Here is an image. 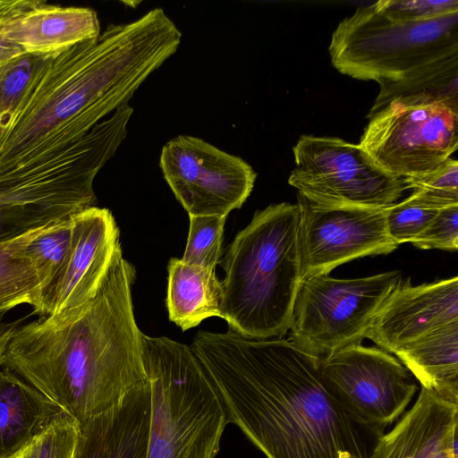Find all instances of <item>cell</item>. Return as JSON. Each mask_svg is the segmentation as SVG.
<instances>
[{
  "mask_svg": "<svg viewBox=\"0 0 458 458\" xmlns=\"http://www.w3.org/2000/svg\"><path fill=\"white\" fill-rule=\"evenodd\" d=\"M150 408L148 381L108 411L80 424L74 458H145Z\"/></svg>",
  "mask_w": 458,
  "mask_h": 458,
  "instance_id": "2e32d148",
  "label": "cell"
},
{
  "mask_svg": "<svg viewBox=\"0 0 458 458\" xmlns=\"http://www.w3.org/2000/svg\"><path fill=\"white\" fill-rule=\"evenodd\" d=\"M297 203L257 211L228 246L222 261L220 318L250 339L283 338L302 284Z\"/></svg>",
  "mask_w": 458,
  "mask_h": 458,
  "instance_id": "277c9868",
  "label": "cell"
},
{
  "mask_svg": "<svg viewBox=\"0 0 458 458\" xmlns=\"http://www.w3.org/2000/svg\"><path fill=\"white\" fill-rule=\"evenodd\" d=\"M63 410L4 366L0 369V458L22 450Z\"/></svg>",
  "mask_w": 458,
  "mask_h": 458,
  "instance_id": "ac0fdd59",
  "label": "cell"
},
{
  "mask_svg": "<svg viewBox=\"0 0 458 458\" xmlns=\"http://www.w3.org/2000/svg\"><path fill=\"white\" fill-rule=\"evenodd\" d=\"M66 252L43 291L40 317L75 310L97 293L121 246L119 228L107 208L91 207L70 218Z\"/></svg>",
  "mask_w": 458,
  "mask_h": 458,
  "instance_id": "4fadbf2b",
  "label": "cell"
},
{
  "mask_svg": "<svg viewBox=\"0 0 458 458\" xmlns=\"http://www.w3.org/2000/svg\"><path fill=\"white\" fill-rule=\"evenodd\" d=\"M99 34L100 25L95 11L37 2L2 26L0 42L3 47L44 55L66 49Z\"/></svg>",
  "mask_w": 458,
  "mask_h": 458,
  "instance_id": "e0dca14e",
  "label": "cell"
},
{
  "mask_svg": "<svg viewBox=\"0 0 458 458\" xmlns=\"http://www.w3.org/2000/svg\"><path fill=\"white\" fill-rule=\"evenodd\" d=\"M458 403L420 388L413 406L377 440L369 458H458Z\"/></svg>",
  "mask_w": 458,
  "mask_h": 458,
  "instance_id": "9a60e30c",
  "label": "cell"
},
{
  "mask_svg": "<svg viewBox=\"0 0 458 458\" xmlns=\"http://www.w3.org/2000/svg\"><path fill=\"white\" fill-rule=\"evenodd\" d=\"M328 52L342 74L361 81L400 78L458 52V12L421 20H394L373 4L339 22Z\"/></svg>",
  "mask_w": 458,
  "mask_h": 458,
  "instance_id": "8992f818",
  "label": "cell"
},
{
  "mask_svg": "<svg viewBox=\"0 0 458 458\" xmlns=\"http://www.w3.org/2000/svg\"><path fill=\"white\" fill-rule=\"evenodd\" d=\"M135 268L119 246L95 295L79 308L21 323L3 366L80 424L148 382L132 305Z\"/></svg>",
  "mask_w": 458,
  "mask_h": 458,
  "instance_id": "3957f363",
  "label": "cell"
},
{
  "mask_svg": "<svg viewBox=\"0 0 458 458\" xmlns=\"http://www.w3.org/2000/svg\"><path fill=\"white\" fill-rule=\"evenodd\" d=\"M172 55L143 15L0 71V199L64 214L94 207V178L126 137L128 100Z\"/></svg>",
  "mask_w": 458,
  "mask_h": 458,
  "instance_id": "6da1fadb",
  "label": "cell"
},
{
  "mask_svg": "<svg viewBox=\"0 0 458 458\" xmlns=\"http://www.w3.org/2000/svg\"><path fill=\"white\" fill-rule=\"evenodd\" d=\"M324 383L357 420L383 434L412 399L415 377L387 352L354 344L319 360Z\"/></svg>",
  "mask_w": 458,
  "mask_h": 458,
  "instance_id": "30bf717a",
  "label": "cell"
},
{
  "mask_svg": "<svg viewBox=\"0 0 458 458\" xmlns=\"http://www.w3.org/2000/svg\"><path fill=\"white\" fill-rule=\"evenodd\" d=\"M374 5L399 21H421L458 12L457 0H380Z\"/></svg>",
  "mask_w": 458,
  "mask_h": 458,
  "instance_id": "83f0119b",
  "label": "cell"
},
{
  "mask_svg": "<svg viewBox=\"0 0 458 458\" xmlns=\"http://www.w3.org/2000/svg\"><path fill=\"white\" fill-rule=\"evenodd\" d=\"M411 243L420 249L456 250L458 249V205L438 210Z\"/></svg>",
  "mask_w": 458,
  "mask_h": 458,
  "instance_id": "f1b7e54d",
  "label": "cell"
},
{
  "mask_svg": "<svg viewBox=\"0 0 458 458\" xmlns=\"http://www.w3.org/2000/svg\"><path fill=\"white\" fill-rule=\"evenodd\" d=\"M293 153L288 183L317 204L386 208L406 190L403 179L382 170L359 144L337 137L301 135Z\"/></svg>",
  "mask_w": 458,
  "mask_h": 458,
  "instance_id": "ba28073f",
  "label": "cell"
},
{
  "mask_svg": "<svg viewBox=\"0 0 458 458\" xmlns=\"http://www.w3.org/2000/svg\"><path fill=\"white\" fill-rule=\"evenodd\" d=\"M52 225L0 242V315L21 304L30 305L37 314L51 276L31 257L28 247Z\"/></svg>",
  "mask_w": 458,
  "mask_h": 458,
  "instance_id": "7402d4cb",
  "label": "cell"
},
{
  "mask_svg": "<svg viewBox=\"0 0 458 458\" xmlns=\"http://www.w3.org/2000/svg\"><path fill=\"white\" fill-rule=\"evenodd\" d=\"M190 228L184 262L215 270L221 254L225 216H189Z\"/></svg>",
  "mask_w": 458,
  "mask_h": 458,
  "instance_id": "cb8c5ba5",
  "label": "cell"
},
{
  "mask_svg": "<svg viewBox=\"0 0 458 458\" xmlns=\"http://www.w3.org/2000/svg\"><path fill=\"white\" fill-rule=\"evenodd\" d=\"M160 167L189 216H198L226 217L240 208L257 176L241 157L187 135H179L163 147Z\"/></svg>",
  "mask_w": 458,
  "mask_h": 458,
  "instance_id": "8fae6325",
  "label": "cell"
},
{
  "mask_svg": "<svg viewBox=\"0 0 458 458\" xmlns=\"http://www.w3.org/2000/svg\"><path fill=\"white\" fill-rule=\"evenodd\" d=\"M165 304L169 319L182 331L221 315L223 289L215 270L170 259Z\"/></svg>",
  "mask_w": 458,
  "mask_h": 458,
  "instance_id": "ffe728a7",
  "label": "cell"
},
{
  "mask_svg": "<svg viewBox=\"0 0 458 458\" xmlns=\"http://www.w3.org/2000/svg\"><path fill=\"white\" fill-rule=\"evenodd\" d=\"M408 199L429 209L440 210L458 205V162L448 158L436 170L420 176L403 179Z\"/></svg>",
  "mask_w": 458,
  "mask_h": 458,
  "instance_id": "603a6c76",
  "label": "cell"
},
{
  "mask_svg": "<svg viewBox=\"0 0 458 458\" xmlns=\"http://www.w3.org/2000/svg\"><path fill=\"white\" fill-rule=\"evenodd\" d=\"M368 119L358 144L394 177L428 174L457 150L458 112L447 106L390 104Z\"/></svg>",
  "mask_w": 458,
  "mask_h": 458,
  "instance_id": "9c48e42d",
  "label": "cell"
},
{
  "mask_svg": "<svg viewBox=\"0 0 458 458\" xmlns=\"http://www.w3.org/2000/svg\"><path fill=\"white\" fill-rule=\"evenodd\" d=\"M80 423L63 412L25 447L27 458H74Z\"/></svg>",
  "mask_w": 458,
  "mask_h": 458,
  "instance_id": "d4e9b609",
  "label": "cell"
},
{
  "mask_svg": "<svg viewBox=\"0 0 458 458\" xmlns=\"http://www.w3.org/2000/svg\"><path fill=\"white\" fill-rule=\"evenodd\" d=\"M395 355L422 387L458 403V321L420 338Z\"/></svg>",
  "mask_w": 458,
  "mask_h": 458,
  "instance_id": "44dd1931",
  "label": "cell"
},
{
  "mask_svg": "<svg viewBox=\"0 0 458 458\" xmlns=\"http://www.w3.org/2000/svg\"><path fill=\"white\" fill-rule=\"evenodd\" d=\"M299 248L303 280L329 274L352 259L388 254L397 248L389 237L386 208L327 206L298 194Z\"/></svg>",
  "mask_w": 458,
  "mask_h": 458,
  "instance_id": "7c38bea8",
  "label": "cell"
},
{
  "mask_svg": "<svg viewBox=\"0 0 458 458\" xmlns=\"http://www.w3.org/2000/svg\"><path fill=\"white\" fill-rule=\"evenodd\" d=\"M212 380L228 422L267 458H369L382 435L334 396L320 358L291 339L199 331L190 346Z\"/></svg>",
  "mask_w": 458,
  "mask_h": 458,
  "instance_id": "7a4b0ae2",
  "label": "cell"
},
{
  "mask_svg": "<svg viewBox=\"0 0 458 458\" xmlns=\"http://www.w3.org/2000/svg\"><path fill=\"white\" fill-rule=\"evenodd\" d=\"M401 281L400 271L352 279L328 274L305 278L295 301L290 339L318 358L360 344Z\"/></svg>",
  "mask_w": 458,
  "mask_h": 458,
  "instance_id": "52a82bcc",
  "label": "cell"
},
{
  "mask_svg": "<svg viewBox=\"0 0 458 458\" xmlns=\"http://www.w3.org/2000/svg\"><path fill=\"white\" fill-rule=\"evenodd\" d=\"M438 210L426 208L408 198L386 209L389 237L397 244L411 242L434 218Z\"/></svg>",
  "mask_w": 458,
  "mask_h": 458,
  "instance_id": "484cf974",
  "label": "cell"
},
{
  "mask_svg": "<svg viewBox=\"0 0 458 458\" xmlns=\"http://www.w3.org/2000/svg\"><path fill=\"white\" fill-rule=\"evenodd\" d=\"M8 458H27L24 448L22 450H21L19 453H17L16 454L13 455L11 457H8Z\"/></svg>",
  "mask_w": 458,
  "mask_h": 458,
  "instance_id": "1f68e13d",
  "label": "cell"
},
{
  "mask_svg": "<svg viewBox=\"0 0 458 458\" xmlns=\"http://www.w3.org/2000/svg\"><path fill=\"white\" fill-rule=\"evenodd\" d=\"M70 218L45 230L35 237L28 247L31 257L50 274L51 279L60 266L68 247Z\"/></svg>",
  "mask_w": 458,
  "mask_h": 458,
  "instance_id": "4316f807",
  "label": "cell"
},
{
  "mask_svg": "<svg viewBox=\"0 0 458 458\" xmlns=\"http://www.w3.org/2000/svg\"><path fill=\"white\" fill-rule=\"evenodd\" d=\"M48 225L38 217L0 206V242Z\"/></svg>",
  "mask_w": 458,
  "mask_h": 458,
  "instance_id": "f546056e",
  "label": "cell"
},
{
  "mask_svg": "<svg viewBox=\"0 0 458 458\" xmlns=\"http://www.w3.org/2000/svg\"><path fill=\"white\" fill-rule=\"evenodd\" d=\"M150 385L145 458H215L229 423L222 400L191 347L142 334Z\"/></svg>",
  "mask_w": 458,
  "mask_h": 458,
  "instance_id": "5b68a950",
  "label": "cell"
},
{
  "mask_svg": "<svg viewBox=\"0 0 458 458\" xmlns=\"http://www.w3.org/2000/svg\"><path fill=\"white\" fill-rule=\"evenodd\" d=\"M4 314L0 315V369L4 364V353L10 339L15 329L23 322L24 318L13 321H6Z\"/></svg>",
  "mask_w": 458,
  "mask_h": 458,
  "instance_id": "4dcf8cb0",
  "label": "cell"
},
{
  "mask_svg": "<svg viewBox=\"0 0 458 458\" xmlns=\"http://www.w3.org/2000/svg\"><path fill=\"white\" fill-rule=\"evenodd\" d=\"M458 321V277L412 286L401 281L376 314L366 338L396 354L420 338Z\"/></svg>",
  "mask_w": 458,
  "mask_h": 458,
  "instance_id": "5bb4252c",
  "label": "cell"
},
{
  "mask_svg": "<svg viewBox=\"0 0 458 458\" xmlns=\"http://www.w3.org/2000/svg\"><path fill=\"white\" fill-rule=\"evenodd\" d=\"M377 83L379 92L368 118L390 104L406 107L439 105L458 112V52Z\"/></svg>",
  "mask_w": 458,
  "mask_h": 458,
  "instance_id": "d6986e66",
  "label": "cell"
}]
</instances>
